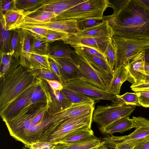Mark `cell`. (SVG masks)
I'll list each match as a JSON object with an SVG mask.
<instances>
[{
  "mask_svg": "<svg viewBox=\"0 0 149 149\" xmlns=\"http://www.w3.org/2000/svg\"><path fill=\"white\" fill-rule=\"evenodd\" d=\"M109 105L98 106L93 114V121L104 127L121 118L129 117L135 109V106L126 105L118 100L112 102Z\"/></svg>",
  "mask_w": 149,
  "mask_h": 149,
  "instance_id": "cell-6",
  "label": "cell"
},
{
  "mask_svg": "<svg viewBox=\"0 0 149 149\" xmlns=\"http://www.w3.org/2000/svg\"><path fill=\"white\" fill-rule=\"evenodd\" d=\"M71 36L63 32L49 30L44 39L49 44L57 40H62L64 43Z\"/></svg>",
  "mask_w": 149,
  "mask_h": 149,
  "instance_id": "cell-37",
  "label": "cell"
},
{
  "mask_svg": "<svg viewBox=\"0 0 149 149\" xmlns=\"http://www.w3.org/2000/svg\"><path fill=\"white\" fill-rule=\"evenodd\" d=\"M144 69L146 75L144 83L149 82V62L145 61L144 63Z\"/></svg>",
  "mask_w": 149,
  "mask_h": 149,
  "instance_id": "cell-51",
  "label": "cell"
},
{
  "mask_svg": "<svg viewBox=\"0 0 149 149\" xmlns=\"http://www.w3.org/2000/svg\"><path fill=\"white\" fill-rule=\"evenodd\" d=\"M29 14V12L13 9L0 16V18L3 22L6 30L11 31L15 29Z\"/></svg>",
  "mask_w": 149,
  "mask_h": 149,
  "instance_id": "cell-20",
  "label": "cell"
},
{
  "mask_svg": "<svg viewBox=\"0 0 149 149\" xmlns=\"http://www.w3.org/2000/svg\"><path fill=\"white\" fill-rule=\"evenodd\" d=\"M70 51L73 61L86 76L88 83L106 90L112 78L113 72L104 69L74 51Z\"/></svg>",
  "mask_w": 149,
  "mask_h": 149,
  "instance_id": "cell-4",
  "label": "cell"
},
{
  "mask_svg": "<svg viewBox=\"0 0 149 149\" xmlns=\"http://www.w3.org/2000/svg\"><path fill=\"white\" fill-rule=\"evenodd\" d=\"M113 36L112 28L107 20L94 26L81 30L75 36L78 38L112 37Z\"/></svg>",
  "mask_w": 149,
  "mask_h": 149,
  "instance_id": "cell-18",
  "label": "cell"
},
{
  "mask_svg": "<svg viewBox=\"0 0 149 149\" xmlns=\"http://www.w3.org/2000/svg\"><path fill=\"white\" fill-rule=\"evenodd\" d=\"M134 131L127 135L116 136L120 141L131 142L136 146L149 140V120L141 116L132 118Z\"/></svg>",
  "mask_w": 149,
  "mask_h": 149,
  "instance_id": "cell-10",
  "label": "cell"
},
{
  "mask_svg": "<svg viewBox=\"0 0 149 149\" xmlns=\"http://www.w3.org/2000/svg\"><path fill=\"white\" fill-rule=\"evenodd\" d=\"M117 100L127 105H140L137 95L136 93L127 92L122 95H116Z\"/></svg>",
  "mask_w": 149,
  "mask_h": 149,
  "instance_id": "cell-38",
  "label": "cell"
},
{
  "mask_svg": "<svg viewBox=\"0 0 149 149\" xmlns=\"http://www.w3.org/2000/svg\"><path fill=\"white\" fill-rule=\"evenodd\" d=\"M58 63L63 85L69 81L81 79L88 82L86 76L78 68L73 59H55Z\"/></svg>",
  "mask_w": 149,
  "mask_h": 149,
  "instance_id": "cell-12",
  "label": "cell"
},
{
  "mask_svg": "<svg viewBox=\"0 0 149 149\" xmlns=\"http://www.w3.org/2000/svg\"><path fill=\"white\" fill-rule=\"evenodd\" d=\"M87 0H46L37 10L42 9L52 12L55 14L56 18L63 12Z\"/></svg>",
  "mask_w": 149,
  "mask_h": 149,
  "instance_id": "cell-17",
  "label": "cell"
},
{
  "mask_svg": "<svg viewBox=\"0 0 149 149\" xmlns=\"http://www.w3.org/2000/svg\"><path fill=\"white\" fill-rule=\"evenodd\" d=\"M82 47L84 49L90 53L104 59L107 62V58L105 56L95 49L88 47Z\"/></svg>",
  "mask_w": 149,
  "mask_h": 149,
  "instance_id": "cell-50",
  "label": "cell"
},
{
  "mask_svg": "<svg viewBox=\"0 0 149 149\" xmlns=\"http://www.w3.org/2000/svg\"><path fill=\"white\" fill-rule=\"evenodd\" d=\"M111 39V37H107L78 38L71 36L64 43L69 44L74 48L88 47L92 48L105 56L106 50Z\"/></svg>",
  "mask_w": 149,
  "mask_h": 149,
  "instance_id": "cell-11",
  "label": "cell"
},
{
  "mask_svg": "<svg viewBox=\"0 0 149 149\" xmlns=\"http://www.w3.org/2000/svg\"><path fill=\"white\" fill-rule=\"evenodd\" d=\"M142 5L149 10V0H139Z\"/></svg>",
  "mask_w": 149,
  "mask_h": 149,
  "instance_id": "cell-53",
  "label": "cell"
},
{
  "mask_svg": "<svg viewBox=\"0 0 149 149\" xmlns=\"http://www.w3.org/2000/svg\"><path fill=\"white\" fill-rule=\"evenodd\" d=\"M0 54V77L1 78L13 72L21 63L19 58L15 57L10 52Z\"/></svg>",
  "mask_w": 149,
  "mask_h": 149,
  "instance_id": "cell-24",
  "label": "cell"
},
{
  "mask_svg": "<svg viewBox=\"0 0 149 149\" xmlns=\"http://www.w3.org/2000/svg\"><path fill=\"white\" fill-rule=\"evenodd\" d=\"M111 7L109 0H87L63 12L55 20L74 19L80 22L88 19L102 21L107 20L103 16L104 11Z\"/></svg>",
  "mask_w": 149,
  "mask_h": 149,
  "instance_id": "cell-3",
  "label": "cell"
},
{
  "mask_svg": "<svg viewBox=\"0 0 149 149\" xmlns=\"http://www.w3.org/2000/svg\"><path fill=\"white\" fill-rule=\"evenodd\" d=\"M132 149H149V140L135 146Z\"/></svg>",
  "mask_w": 149,
  "mask_h": 149,
  "instance_id": "cell-52",
  "label": "cell"
},
{
  "mask_svg": "<svg viewBox=\"0 0 149 149\" xmlns=\"http://www.w3.org/2000/svg\"><path fill=\"white\" fill-rule=\"evenodd\" d=\"M22 29H17L13 30L10 53L16 57H19Z\"/></svg>",
  "mask_w": 149,
  "mask_h": 149,
  "instance_id": "cell-36",
  "label": "cell"
},
{
  "mask_svg": "<svg viewBox=\"0 0 149 149\" xmlns=\"http://www.w3.org/2000/svg\"><path fill=\"white\" fill-rule=\"evenodd\" d=\"M138 97L139 105L149 107V90L135 92Z\"/></svg>",
  "mask_w": 149,
  "mask_h": 149,
  "instance_id": "cell-43",
  "label": "cell"
},
{
  "mask_svg": "<svg viewBox=\"0 0 149 149\" xmlns=\"http://www.w3.org/2000/svg\"><path fill=\"white\" fill-rule=\"evenodd\" d=\"M29 12V14L20 24L47 22L55 20L56 18V16L54 13L42 9Z\"/></svg>",
  "mask_w": 149,
  "mask_h": 149,
  "instance_id": "cell-26",
  "label": "cell"
},
{
  "mask_svg": "<svg viewBox=\"0 0 149 149\" xmlns=\"http://www.w3.org/2000/svg\"><path fill=\"white\" fill-rule=\"evenodd\" d=\"M129 0H109L111 7L113 10V14L111 17L115 16L122 7Z\"/></svg>",
  "mask_w": 149,
  "mask_h": 149,
  "instance_id": "cell-46",
  "label": "cell"
},
{
  "mask_svg": "<svg viewBox=\"0 0 149 149\" xmlns=\"http://www.w3.org/2000/svg\"><path fill=\"white\" fill-rule=\"evenodd\" d=\"M103 21H104L91 19L79 22V23L80 29L81 30L98 25L101 24Z\"/></svg>",
  "mask_w": 149,
  "mask_h": 149,
  "instance_id": "cell-47",
  "label": "cell"
},
{
  "mask_svg": "<svg viewBox=\"0 0 149 149\" xmlns=\"http://www.w3.org/2000/svg\"><path fill=\"white\" fill-rule=\"evenodd\" d=\"M91 149H110L108 148L107 146L105 144L100 146Z\"/></svg>",
  "mask_w": 149,
  "mask_h": 149,
  "instance_id": "cell-54",
  "label": "cell"
},
{
  "mask_svg": "<svg viewBox=\"0 0 149 149\" xmlns=\"http://www.w3.org/2000/svg\"><path fill=\"white\" fill-rule=\"evenodd\" d=\"M94 136V132L91 128L82 129L68 134L56 142L68 144L86 139Z\"/></svg>",
  "mask_w": 149,
  "mask_h": 149,
  "instance_id": "cell-27",
  "label": "cell"
},
{
  "mask_svg": "<svg viewBox=\"0 0 149 149\" xmlns=\"http://www.w3.org/2000/svg\"><path fill=\"white\" fill-rule=\"evenodd\" d=\"M48 55L54 59H72L70 51L57 45H50L48 48Z\"/></svg>",
  "mask_w": 149,
  "mask_h": 149,
  "instance_id": "cell-35",
  "label": "cell"
},
{
  "mask_svg": "<svg viewBox=\"0 0 149 149\" xmlns=\"http://www.w3.org/2000/svg\"><path fill=\"white\" fill-rule=\"evenodd\" d=\"M26 68L32 70L40 69H51L48 55L31 53Z\"/></svg>",
  "mask_w": 149,
  "mask_h": 149,
  "instance_id": "cell-28",
  "label": "cell"
},
{
  "mask_svg": "<svg viewBox=\"0 0 149 149\" xmlns=\"http://www.w3.org/2000/svg\"><path fill=\"white\" fill-rule=\"evenodd\" d=\"M39 79L25 105L19 111L25 110L36 104L44 103L50 104L52 102V95L48 83L45 80Z\"/></svg>",
  "mask_w": 149,
  "mask_h": 149,
  "instance_id": "cell-13",
  "label": "cell"
},
{
  "mask_svg": "<svg viewBox=\"0 0 149 149\" xmlns=\"http://www.w3.org/2000/svg\"><path fill=\"white\" fill-rule=\"evenodd\" d=\"M94 109V104L86 103L73 104L69 107L55 113L53 114L54 132L64 121Z\"/></svg>",
  "mask_w": 149,
  "mask_h": 149,
  "instance_id": "cell-15",
  "label": "cell"
},
{
  "mask_svg": "<svg viewBox=\"0 0 149 149\" xmlns=\"http://www.w3.org/2000/svg\"><path fill=\"white\" fill-rule=\"evenodd\" d=\"M134 128L132 120L129 117H125L116 120L104 127L99 128L104 135H112L116 132L123 133Z\"/></svg>",
  "mask_w": 149,
  "mask_h": 149,
  "instance_id": "cell-23",
  "label": "cell"
},
{
  "mask_svg": "<svg viewBox=\"0 0 149 149\" xmlns=\"http://www.w3.org/2000/svg\"><path fill=\"white\" fill-rule=\"evenodd\" d=\"M37 27L63 32L75 36L80 31L79 22L74 19L57 20L45 22L20 24L15 29L22 27Z\"/></svg>",
  "mask_w": 149,
  "mask_h": 149,
  "instance_id": "cell-9",
  "label": "cell"
},
{
  "mask_svg": "<svg viewBox=\"0 0 149 149\" xmlns=\"http://www.w3.org/2000/svg\"><path fill=\"white\" fill-rule=\"evenodd\" d=\"M36 85L28 88L0 113L1 117L4 122L12 117L23 108Z\"/></svg>",
  "mask_w": 149,
  "mask_h": 149,
  "instance_id": "cell-19",
  "label": "cell"
},
{
  "mask_svg": "<svg viewBox=\"0 0 149 149\" xmlns=\"http://www.w3.org/2000/svg\"><path fill=\"white\" fill-rule=\"evenodd\" d=\"M46 0H15L17 9L31 12L38 9Z\"/></svg>",
  "mask_w": 149,
  "mask_h": 149,
  "instance_id": "cell-34",
  "label": "cell"
},
{
  "mask_svg": "<svg viewBox=\"0 0 149 149\" xmlns=\"http://www.w3.org/2000/svg\"><path fill=\"white\" fill-rule=\"evenodd\" d=\"M75 52L78 54L85 57L108 71L113 72L107 62L104 59L94 55L84 49L82 47L74 48Z\"/></svg>",
  "mask_w": 149,
  "mask_h": 149,
  "instance_id": "cell-33",
  "label": "cell"
},
{
  "mask_svg": "<svg viewBox=\"0 0 149 149\" xmlns=\"http://www.w3.org/2000/svg\"><path fill=\"white\" fill-rule=\"evenodd\" d=\"M49 87L54 91H61L63 89V86L58 81L56 80H45Z\"/></svg>",
  "mask_w": 149,
  "mask_h": 149,
  "instance_id": "cell-48",
  "label": "cell"
},
{
  "mask_svg": "<svg viewBox=\"0 0 149 149\" xmlns=\"http://www.w3.org/2000/svg\"><path fill=\"white\" fill-rule=\"evenodd\" d=\"M22 29V34L19 57L21 65L26 68L31 54V40L32 36L25 29Z\"/></svg>",
  "mask_w": 149,
  "mask_h": 149,
  "instance_id": "cell-25",
  "label": "cell"
},
{
  "mask_svg": "<svg viewBox=\"0 0 149 149\" xmlns=\"http://www.w3.org/2000/svg\"><path fill=\"white\" fill-rule=\"evenodd\" d=\"M49 44L45 39L32 36L31 40V53L40 55H48Z\"/></svg>",
  "mask_w": 149,
  "mask_h": 149,
  "instance_id": "cell-31",
  "label": "cell"
},
{
  "mask_svg": "<svg viewBox=\"0 0 149 149\" xmlns=\"http://www.w3.org/2000/svg\"><path fill=\"white\" fill-rule=\"evenodd\" d=\"M49 88L52 95V102L47 111L49 114L53 115L69 107L73 104L65 97L62 90L54 91L50 87Z\"/></svg>",
  "mask_w": 149,
  "mask_h": 149,
  "instance_id": "cell-22",
  "label": "cell"
},
{
  "mask_svg": "<svg viewBox=\"0 0 149 149\" xmlns=\"http://www.w3.org/2000/svg\"><path fill=\"white\" fill-rule=\"evenodd\" d=\"M145 51H141L130 59L125 66L129 74L132 79L134 84L144 83L145 77L144 69Z\"/></svg>",
  "mask_w": 149,
  "mask_h": 149,
  "instance_id": "cell-14",
  "label": "cell"
},
{
  "mask_svg": "<svg viewBox=\"0 0 149 149\" xmlns=\"http://www.w3.org/2000/svg\"><path fill=\"white\" fill-rule=\"evenodd\" d=\"M94 109L67 119L61 123L43 142L55 143L77 130L91 128Z\"/></svg>",
  "mask_w": 149,
  "mask_h": 149,
  "instance_id": "cell-7",
  "label": "cell"
},
{
  "mask_svg": "<svg viewBox=\"0 0 149 149\" xmlns=\"http://www.w3.org/2000/svg\"><path fill=\"white\" fill-rule=\"evenodd\" d=\"M63 85V89L81 93L95 100H105L112 102L117 100L116 95L81 79L69 81Z\"/></svg>",
  "mask_w": 149,
  "mask_h": 149,
  "instance_id": "cell-8",
  "label": "cell"
},
{
  "mask_svg": "<svg viewBox=\"0 0 149 149\" xmlns=\"http://www.w3.org/2000/svg\"><path fill=\"white\" fill-rule=\"evenodd\" d=\"M48 58L51 69L57 76L59 81L63 85L59 67L58 63L55 59L48 55Z\"/></svg>",
  "mask_w": 149,
  "mask_h": 149,
  "instance_id": "cell-44",
  "label": "cell"
},
{
  "mask_svg": "<svg viewBox=\"0 0 149 149\" xmlns=\"http://www.w3.org/2000/svg\"><path fill=\"white\" fill-rule=\"evenodd\" d=\"M62 91L67 99L72 104L86 103L94 104L95 100L81 93L63 89Z\"/></svg>",
  "mask_w": 149,
  "mask_h": 149,
  "instance_id": "cell-32",
  "label": "cell"
},
{
  "mask_svg": "<svg viewBox=\"0 0 149 149\" xmlns=\"http://www.w3.org/2000/svg\"><path fill=\"white\" fill-rule=\"evenodd\" d=\"M111 38L116 52L115 68L126 66L132 57L149 48V40L133 39L117 35H113Z\"/></svg>",
  "mask_w": 149,
  "mask_h": 149,
  "instance_id": "cell-5",
  "label": "cell"
},
{
  "mask_svg": "<svg viewBox=\"0 0 149 149\" xmlns=\"http://www.w3.org/2000/svg\"><path fill=\"white\" fill-rule=\"evenodd\" d=\"M32 70L37 79L56 80L59 81L57 76L51 69H40Z\"/></svg>",
  "mask_w": 149,
  "mask_h": 149,
  "instance_id": "cell-39",
  "label": "cell"
},
{
  "mask_svg": "<svg viewBox=\"0 0 149 149\" xmlns=\"http://www.w3.org/2000/svg\"><path fill=\"white\" fill-rule=\"evenodd\" d=\"M21 149H31V148L28 146L25 145Z\"/></svg>",
  "mask_w": 149,
  "mask_h": 149,
  "instance_id": "cell-55",
  "label": "cell"
},
{
  "mask_svg": "<svg viewBox=\"0 0 149 149\" xmlns=\"http://www.w3.org/2000/svg\"><path fill=\"white\" fill-rule=\"evenodd\" d=\"M105 56L108 64L113 71L116 64V52L113 45L112 39L110 41L105 51Z\"/></svg>",
  "mask_w": 149,
  "mask_h": 149,
  "instance_id": "cell-40",
  "label": "cell"
},
{
  "mask_svg": "<svg viewBox=\"0 0 149 149\" xmlns=\"http://www.w3.org/2000/svg\"><path fill=\"white\" fill-rule=\"evenodd\" d=\"M55 143L38 141L27 146L31 149H53Z\"/></svg>",
  "mask_w": 149,
  "mask_h": 149,
  "instance_id": "cell-45",
  "label": "cell"
},
{
  "mask_svg": "<svg viewBox=\"0 0 149 149\" xmlns=\"http://www.w3.org/2000/svg\"><path fill=\"white\" fill-rule=\"evenodd\" d=\"M105 144L104 141L94 136L68 144L56 142L53 149H91Z\"/></svg>",
  "mask_w": 149,
  "mask_h": 149,
  "instance_id": "cell-21",
  "label": "cell"
},
{
  "mask_svg": "<svg viewBox=\"0 0 149 149\" xmlns=\"http://www.w3.org/2000/svg\"><path fill=\"white\" fill-rule=\"evenodd\" d=\"M16 9L15 0H0V16L3 15L10 10Z\"/></svg>",
  "mask_w": 149,
  "mask_h": 149,
  "instance_id": "cell-42",
  "label": "cell"
},
{
  "mask_svg": "<svg viewBox=\"0 0 149 149\" xmlns=\"http://www.w3.org/2000/svg\"><path fill=\"white\" fill-rule=\"evenodd\" d=\"M126 81L134 83L125 66L118 67L113 70L112 78L106 91L115 95H119L121 86Z\"/></svg>",
  "mask_w": 149,
  "mask_h": 149,
  "instance_id": "cell-16",
  "label": "cell"
},
{
  "mask_svg": "<svg viewBox=\"0 0 149 149\" xmlns=\"http://www.w3.org/2000/svg\"><path fill=\"white\" fill-rule=\"evenodd\" d=\"M18 29H22L28 31L33 37L41 39H44L49 30L37 27H22Z\"/></svg>",
  "mask_w": 149,
  "mask_h": 149,
  "instance_id": "cell-41",
  "label": "cell"
},
{
  "mask_svg": "<svg viewBox=\"0 0 149 149\" xmlns=\"http://www.w3.org/2000/svg\"><path fill=\"white\" fill-rule=\"evenodd\" d=\"M130 88L132 90L135 92L149 90V82L137 84H132Z\"/></svg>",
  "mask_w": 149,
  "mask_h": 149,
  "instance_id": "cell-49",
  "label": "cell"
},
{
  "mask_svg": "<svg viewBox=\"0 0 149 149\" xmlns=\"http://www.w3.org/2000/svg\"><path fill=\"white\" fill-rule=\"evenodd\" d=\"M113 35L149 40V10L139 0H129L114 17L107 20Z\"/></svg>",
  "mask_w": 149,
  "mask_h": 149,
  "instance_id": "cell-1",
  "label": "cell"
},
{
  "mask_svg": "<svg viewBox=\"0 0 149 149\" xmlns=\"http://www.w3.org/2000/svg\"><path fill=\"white\" fill-rule=\"evenodd\" d=\"M0 80V113L28 88L37 84L39 79L32 70L20 65Z\"/></svg>",
  "mask_w": 149,
  "mask_h": 149,
  "instance_id": "cell-2",
  "label": "cell"
},
{
  "mask_svg": "<svg viewBox=\"0 0 149 149\" xmlns=\"http://www.w3.org/2000/svg\"><path fill=\"white\" fill-rule=\"evenodd\" d=\"M0 54L10 52L13 30H6L4 23L0 19Z\"/></svg>",
  "mask_w": 149,
  "mask_h": 149,
  "instance_id": "cell-30",
  "label": "cell"
},
{
  "mask_svg": "<svg viewBox=\"0 0 149 149\" xmlns=\"http://www.w3.org/2000/svg\"><path fill=\"white\" fill-rule=\"evenodd\" d=\"M105 144L110 149H132L136 145L132 142L122 141L117 139L116 136L105 134L102 139Z\"/></svg>",
  "mask_w": 149,
  "mask_h": 149,
  "instance_id": "cell-29",
  "label": "cell"
}]
</instances>
